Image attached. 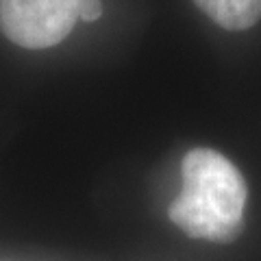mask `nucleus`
Instances as JSON below:
<instances>
[{"label": "nucleus", "instance_id": "1", "mask_svg": "<svg viewBox=\"0 0 261 261\" xmlns=\"http://www.w3.org/2000/svg\"><path fill=\"white\" fill-rule=\"evenodd\" d=\"M181 194L170 220L194 240L233 242L244 228L248 190L235 163L214 148H192L181 161Z\"/></svg>", "mask_w": 261, "mask_h": 261}, {"label": "nucleus", "instance_id": "2", "mask_svg": "<svg viewBox=\"0 0 261 261\" xmlns=\"http://www.w3.org/2000/svg\"><path fill=\"white\" fill-rule=\"evenodd\" d=\"M79 22V0H0V33L15 46L44 50Z\"/></svg>", "mask_w": 261, "mask_h": 261}, {"label": "nucleus", "instance_id": "3", "mask_svg": "<svg viewBox=\"0 0 261 261\" xmlns=\"http://www.w3.org/2000/svg\"><path fill=\"white\" fill-rule=\"evenodd\" d=\"M211 22L226 31H246L261 20V0H194Z\"/></svg>", "mask_w": 261, "mask_h": 261}, {"label": "nucleus", "instance_id": "4", "mask_svg": "<svg viewBox=\"0 0 261 261\" xmlns=\"http://www.w3.org/2000/svg\"><path fill=\"white\" fill-rule=\"evenodd\" d=\"M102 15V3L100 0H79V20L83 22H96Z\"/></svg>", "mask_w": 261, "mask_h": 261}]
</instances>
